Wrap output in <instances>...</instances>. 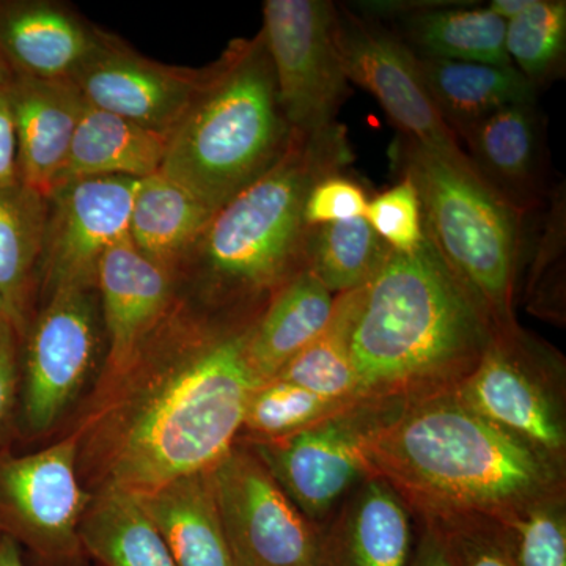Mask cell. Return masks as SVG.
Returning <instances> with one entry per match:
<instances>
[{
  "label": "cell",
  "mask_w": 566,
  "mask_h": 566,
  "mask_svg": "<svg viewBox=\"0 0 566 566\" xmlns=\"http://www.w3.org/2000/svg\"><path fill=\"white\" fill-rule=\"evenodd\" d=\"M423 524L439 532L457 566H516L494 521L455 520Z\"/></svg>",
  "instance_id": "35"
},
{
  "label": "cell",
  "mask_w": 566,
  "mask_h": 566,
  "mask_svg": "<svg viewBox=\"0 0 566 566\" xmlns=\"http://www.w3.org/2000/svg\"><path fill=\"white\" fill-rule=\"evenodd\" d=\"M516 566H566V497L494 521Z\"/></svg>",
  "instance_id": "33"
},
{
  "label": "cell",
  "mask_w": 566,
  "mask_h": 566,
  "mask_svg": "<svg viewBox=\"0 0 566 566\" xmlns=\"http://www.w3.org/2000/svg\"><path fill=\"white\" fill-rule=\"evenodd\" d=\"M349 294V357L357 403L405 408L455 392L493 331L424 234L415 252L390 251Z\"/></svg>",
  "instance_id": "2"
},
{
  "label": "cell",
  "mask_w": 566,
  "mask_h": 566,
  "mask_svg": "<svg viewBox=\"0 0 566 566\" xmlns=\"http://www.w3.org/2000/svg\"><path fill=\"white\" fill-rule=\"evenodd\" d=\"M0 566H31L25 562L24 549L10 536L0 534Z\"/></svg>",
  "instance_id": "41"
},
{
  "label": "cell",
  "mask_w": 566,
  "mask_h": 566,
  "mask_svg": "<svg viewBox=\"0 0 566 566\" xmlns=\"http://www.w3.org/2000/svg\"><path fill=\"white\" fill-rule=\"evenodd\" d=\"M136 497L169 547L175 565L237 566L210 471L180 476Z\"/></svg>",
  "instance_id": "22"
},
{
  "label": "cell",
  "mask_w": 566,
  "mask_h": 566,
  "mask_svg": "<svg viewBox=\"0 0 566 566\" xmlns=\"http://www.w3.org/2000/svg\"><path fill=\"white\" fill-rule=\"evenodd\" d=\"M395 163L419 193L424 234L485 316L493 337L517 329L524 214L479 175L450 166L406 137L397 142Z\"/></svg>",
  "instance_id": "6"
},
{
  "label": "cell",
  "mask_w": 566,
  "mask_h": 566,
  "mask_svg": "<svg viewBox=\"0 0 566 566\" xmlns=\"http://www.w3.org/2000/svg\"><path fill=\"white\" fill-rule=\"evenodd\" d=\"M104 35L61 0H0V61L20 76L73 81Z\"/></svg>",
  "instance_id": "16"
},
{
  "label": "cell",
  "mask_w": 566,
  "mask_h": 566,
  "mask_svg": "<svg viewBox=\"0 0 566 566\" xmlns=\"http://www.w3.org/2000/svg\"><path fill=\"white\" fill-rule=\"evenodd\" d=\"M20 182L17 132L11 106V71L0 61V188Z\"/></svg>",
  "instance_id": "38"
},
{
  "label": "cell",
  "mask_w": 566,
  "mask_h": 566,
  "mask_svg": "<svg viewBox=\"0 0 566 566\" xmlns=\"http://www.w3.org/2000/svg\"><path fill=\"white\" fill-rule=\"evenodd\" d=\"M475 415L566 469L565 360L523 327L494 335L474 371L457 387Z\"/></svg>",
  "instance_id": "8"
},
{
  "label": "cell",
  "mask_w": 566,
  "mask_h": 566,
  "mask_svg": "<svg viewBox=\"0 0 566 566\" xmlns=\"http://www.w3.org/2000/svg\"><path fill=\"white\" fill-rule=\"evenodd\" d=\"M10 324L13 326L9 311H7L6 303H3L2 296H0V329H3L6 326H10Z\"/></svg>",
  "instance_id": "42"
},
{
  "label": "cell",
  "mask_w": 566,
  "mask_h": 566,
  "mask_svg": "<svg viewBox=\"0 0 566 566\" xmlns=\"http://www.w3.org/2000/svg\"><path fill=\"white\" fill-rule=\"evenodd\" d=\"M21 338L13 326L0 329V438L14 423L20 387Z\"/></svg>",
  "instance_id": "37"
},
{
  "label": "cell",
  "mask_w": 566,
  "mask_h": 566,
  "mask_svg": "<svg viewBox=\"0 0 566 566\" xmlns=\"http://www.w3.org/2000/svg\"><path fill=\"white\" fill-rule=\"evenodd\" d=\"M48 196L24 185L0 188V296L20 338L35 315Z\"/></svg>",
  "instance_id": "25"
},
{
  "label": "cell",
  "mask_w": 566,
  "mask_h": 566,
  "mask_svg": "<svg viewBox=\"0 0 566 566\" xmlns=\"http://www.w3.org/2000/svg\"><path fill=\"white\" fill-rule=\"evenodd\" d=\"M532 0H493L488 3V9L493 11L495 17L501 18L502 21L509 22L520 17L523 11L528 9Z\"/></svg>",
  "instance_id": "40"
},
{
  "label": "cell",
  "mask_w": 566,
  "mask_h": 566,
  "mask_svg": "<svg viewBox=\"0 0 566 566\" xmlns=\"http://www.w3.org/2000/svg\"><path fill=\"white\" fill-rule=\"evenodd\" d=\"M364 218L395 252H415L424 241L422 205L409 178L401 177L392 188L370 199Z\"/></svg>",
  "instance_id": "34"
},
{
  "label": "cell",
  "mask_w": 566,
  "mask_h": 566,
  "mask_svg": "<svg viewBox=\"0 0 566 566\" xmlns=\"http://www.w3.org/2000/svg\"><path fill=\"white\" fill-rule=\"evenodd\" d=\"M212 214L199 197L158 172L140 180L128 240L142 255L178 274Z\"/></svg>",
  "instance_id": "27"
},
{
  "label": "cell",
  "mask_w": 566,
  "mask_h": 566,
  "mask_svg": "<svg viewBox=\"0 0 566 566\" xmlns=\"http://www.w3.org/2000/svg\"><path fill=\"white\" fill-rule=\"evenodd\" d=\"M262 32L293 132L311 134L335 125L352 92L335 40V3L266 0Z\"/></svg>",
  "instance_id": "12"
},
{
  "label": "cell",
  "mask_w": 566,
  "mask_h": 566,
  "mask_svg": "<svg viewBox=\"0 0 566 566\" xmlns=\"http://www.w3.org/2000/svg\"><path fill=\"white\" fill-rule=\"evenodd\" d=\"M167 137L85 102L57 186L88 178L144 180L161 172Z\"/></svg>",
  "instance_id": "24"
},
{
  "label": "cell",
  "mask_w": 566,
  "mask_h": 566,
  "mask_svg": "<svg viewBox=\"0 0 566 566\" xmlns=\"http://www.w3.org/2000/svg\"><path fill=\"white\" fill-rule=\"evenodd\" d=\"M480 180L521 214L545 202V122L535 103L494 112L463 137Z\"/></svg>",
  "instance_id": "18"
},
{
  "label": "cell",
  "mask_w": 566,
  "mask_h": 566,
  "mask_svg": "<svg viewBox=\"0 0 566 566\" xmlns=\"http://www.w3.org/2000/svg\"><path fill=\"white\" fill-rule=\"evenodd\" d=\"M368 463L416 523L497 521L566 497V469L453 394L405 406L379 424L368 441Z\"/></svg>",
  "instance_id": "3"
},
{
  "label": "cell",
  "mask_w": 566,
  "mask_h": 566,
  "mask_svg": "<svg viewBox=\"0 0 566 566\" xmlns=\"http://www.w3.org/2000/svg\"><path fill=\"white\" fill-rule=\"evenodd\" d=\"M203 80V69L151 61L115 33L74 76L85 102L169 137L188 111Z\"/></svg>",
  "instance_id": "15"
},
{
  "label": "cell",
  "mask_w": 566,
  "mask_h": 566,
  "mask_svg": "<svg viewBox=\"0 0 566 566\" xmlns=\"http://www.w3.org/2000/svg\"><path fill=\"white\" fill-rule=\"evenodd\" d=\"M354 7L389 18L392 31L417 57L510 66L505 21L474 2H368Z\"/></svg>",
  "instance_id": "20"
},
{
  "label": "cell",
  "mask_w": 566,
  "mask_h": 566,
  "mask_svg": "<svg viewBox=\"0 0 566 566\" xmlns=\"http://www.w3.org/2000/svg\"><path fill=\"white\" fill-rule=\"evenodd\" d=\"M256 319L212 311L178 289L158 326L120 370L96 379L71 420L88 493H148L210 471L232 450L264 382L248 356Z\"/></svg>",
  "instance_id": "1"
},
{
  "label": "cell",
  "mask_w": 566,
  "mask_h": 566,
  "mask_svg": "<svg viewBox=\"0 0 566 566\" xmlns=\"http://www.w3.org/2000/svg\"><path fill=\"white\" fill-rule=\"evenodd\" d=\"M335 40L349 84L371 93L406 139L450 166L476 175L455 134L431 102L417 55L392 29L354 7L335 3Z\"/></svg>",
  "instance_id": "11"
},
{
  "label": "cell",
  "mask_w": 566,
  "mask_h": 566,
  "mask_svg": "<svg viewBox=\"0 0 566 566\" xmlns=\"http://www.w3.org/2000/svg\"><path fill=\"white\" fill-rule=\"evenodd\" d=\"M348 331L349 294L342 293L335 296L333 319L326 331L296 354L274 378L285 379L329 400L357 403V379L349 357Z\"/></svg>",
  "instance_id": "30"
},
{
  "label": "cell",
  "mask_w": 566,
  "mask_h": 566,
  "mask_svg": "<svg viewBox=\"0 0 566 566\" xmlns=\"http://www.w3.org/2000/svg\"><path fill=\"white\" fill-rule=\"evenodd\" d=\"M210 476L237 566H316L322 526L293 504L244 442H234Z\"/></svg>",
  "instance_id": "13"
},
{
  "label": "cell",
  "mask_w": 566,
  "mask_h": 566,
  "mask_svg": "<svg viewBox=\"0 0 566 566\" xmlns=\"http://www.w3.org/2000/svg\"><path fill=\"white\" fill-rule=\"evenodd\" d=\"M416 524L417 538L409 566H457L439 532L428 524Z\"/></svg>",
  "instance_id": "39"
},
{
  "label": "cell",
  "mask_w": 566,
  "mask_h": 566,
  "mask_svg": "<svg viewBox=\"0 0 566 566\" xmlns=\"http://www.w3.org/2000/svg\"><path fill=\"white\" fill-rule=\"evenodd\" d=\"M390 251L365 218L326 223L314 227L307 270L337 296L367 285Z\"/></svg>",
  "instance_id": "29"
},
{
  "label": "cell",
  "mask_w": 566,
  "mask_h": 566,
  "mask_svg": "<svg viewBox=\"0 0 566 566\" xmlns=\"http://www.w3.org/2000/svg\"><path fill=\"white\" fill-rule=\"evenodd\" d=\"M420 77L442 122L463 137L494 112L535 103L536 91L515 66L417 57Z\"/></svg>",
  "instance_id": "23"
},
{
  "label": "cell",
  "mask_w": 566,
  "mask_h": 566,
  "mask_svg": "<svg viewBox=\"0 0 566 566\" xmlns=\"http://www.w3.org/2000/svg\"><path fill=\"white\" fill-rule=\"evenodd\" d=\"M400 409L356 403L293 434L237 441L262 460L312 523L323 526L346 494L371 476L368 441Z\"/></svg>",
  "instance_id": "10"
},
{
  "label": "cell",
  "mask_w": 566,
  "mask_h": 566,
  "mask_svg": "<svg viewBox=\"0 0 566 566\" xmlns=\"http://www.w3.org/2000/svg\"><path fill=\"white\" fill-rule=\"evenodd\" d=\"M356 403L329 400L311 390L273 378L253 392L240 438L275 439L296 433Z\"/></svg>",
  "instance_id": "32"
},
{
  "label": "cell",
  "mask_w": 566,
  "mask_h": 566,
  "mask_svg": "<svg viewBox=\"0 0 566 566\" xmlns=\"http://www.w3.org/2000/svg\"><path fill=\"white\" fill-rule=\"evenodd\" d=\"M370 197L360 182L344 174L316 182L305 200L304 219L308 227L364 218Z\"/></svg>",
  "instance_id": "36"
},
{
  "label": "cell",
  "mask_w": 566,
  "mask_h": 566,
  "mask_svg": "<svg viewBox=\"0 0 566 566\" xmlns=\"http://www.w3.org/2000/svg\"><path fill=\"white\" fill-rule=\"evenodd\" d=\"M106 356L96 289H66L39 305L21 337L14 427L21 438L50 434L95 385Z\"/></svg>",
  "instance_id": "7"
},
{
  "label": "cell",
  "mask_w": 566,
  "mask_h": 566,
  "mask_svg": "<svg viewBox=\"0 0 566 566\" xmlns=\"http://www.w3.org/2000/svg\"><path fill=\"white\" fill-rule=\"evenodd\" d=\"M505 52L535 88L564 76L565 0H532L526 11L505 22Z\"/></svg>",
  "instance_id": "31"
},
{
  "label": "cell",
  "mask_w": 566,
  "mask_h": 566,
  "mask_svg": "<svg viewBox=\"0 0 566 566\" xmlns=\"http://www.w3.org/2000/svg\"><path fill=\"white\" fill-rule=\"evenodd\" d=\"M340 123L294 133L270 172L214 211L178 271V289L207 307L256 319L286 283L307 271L314 227L304 219L316 182L353 163Z\"/></svg>",
  "instance_id": "4"
},
{
  "label": "cell",
  "mask_w": 566,
  "mask_h": 566,
  "mask_svg": "<svg viewBox=\"0 0 566 566\" xmlns=\"http://www.w3.org/2000/svg\"><path fill=\"white\" fill-rule=\"evenodd\" d=\"M139 185L133 178H88L48 196L36 308L61 290L96 289L103 256L128 238Z\"/></svg>",
  "instance_id": "14"
},
{
  "label": "cell",
  "mask_w": 566,
  "mask_h": 566,
  "mask_svg": "<svg viewBox=\"0 0 566 566\" xmlns=\"http://www.w3.org/2000/svg\"><path fill=\"white\" fill-rule=\"evenodd\" d=\"M294 139L260 31L230 41L167 137L161 174L211 210L262 178Z\"/></svg>",
  "instance_id": "5"
},
{
  "label": "cell",
  "mask_w": 566,
  "mask_h": 566,
  "mask_svg": "<svg viewBox=\"0 0 566 566\" xmlns=\"http://www.w3.org/2000/svg\"><path fill=\"white\" fill-rule=\"evenodd\" d=\"M335 294L311 271H304L275 294L253 324L248 356L253 370L270 381L296 354L329 326Z\"/></svg>",
  "instance_id": "26"
},
{
  "label": "cell",
  "mask_w": 566,
  "mask_h": 566,
  "mask_svg": "<svg viewBox=\"0 0 566 566\" xmlns=\"http://www.w3.org/2000/svg\"><path fill=\"white\" fill-rule=\"evenodd\" d=\"M80 535L88 560L99 566H177L158 528L133 494L93 493Z\"/></svg>",
  "instance_id": "28"
},
{
  "label": "cell",
  "mask_w": 566,
  "mask_h": 566,
  "mask_svg": "<svg viewBox=\"0 0 566 566\" xmlns=\"http://www.w3.org/2000/svg\"><path fill=\"white\" fill-rule=\"evenodd\" d=\"M96 290L106 334V356L98 375L103 378L128 363L172 307L178 275L142 255L126 238L103 256Z\"/></svg>",
  "instance_id": "17"
},
{
  "label": "cell",
  "mask_w": 566,
  "mask_h": 566,
  "mask_svg": "<svg viewBox=\"0 0 566 566\" xmlns=\"http://www.w3.org/2000/svg\"><path fill=\"white\" fill-rule=\"evenodd\" d=\"M411 520L385 480L367 476L323 524L316 566H409Z\"/></svg>",
  "instance_id": "19"
},
{
  "label": "cell",
  "mask_w": 566,
  "mask_h": 566,
  "mask_svg": "<svg viewBox=\"0 0 566 566\" xmlns=\"http://www.w3.org/2000/svg\"><path fill=\"white\" fill-rule=\"evenodd\" d=\"M91 501L73 434L25 455L0 449V534L40 566H87L80 527Z\"/></svg>",
  "instance_id": "9"
},
{
  "label": "cell",
  "mask_w": 566,
  "mask_h": 566,
  "mask_svg": "<svg viewBox=\"0 0 566 566\" xmlns=\"http://www.w3.org/2000/svg\"><path fill=\"white\" fill-rule=\"evenodd\" d=\"M11 106L21 185L50 196L69 156L85 99L73 81L11 73Z\"/></svg>",
  "instance_id": "21"
}]
</instances>
